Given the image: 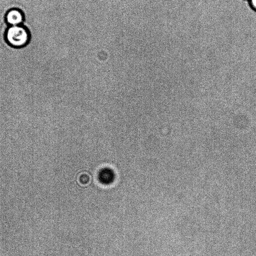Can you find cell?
<instances>
[{"mask_svg": "<svg viewBox=\"0 0 256 256\" xmlns=\"http://www.w3.org/2000/svg\"><path fill=\"white\" fill-rule=\"evenodd\" d=\"M7 43L12 48H21L29 43V30L23 25L9 26L5 33Z\"/></svg>", "mask_w": 256, "mask_h": 256, "instance_id": "obj_1", "label": "cell"}, {"mask_svg": "<svg viewBox=\"0 0 256 256\" xmlns=\"http://www.w3.org/2000/svg\"><path fill=\"white\" fill-rule=\"evenodd\" d=\"M251 6L256 11V0H250Z\"/></svg>", "mask_w": 256, "mask_h": 256, "instance_id": "obj_3", "label": "cell"}, {"mask_svg": "<svg viewBox=\"0 0 256 256\" xmlns=\"http://www.w3.org/2000/svg\"><path fill=\"white\" fill-rule=\"evenodd\" d=\"M5 19L9 26L22 25L25 20L22 11L17 8L9 10L6 14Z\"/></svg>", "mask_w": 256, "mask_h": 256, "instance_id": "obj_2", "label": "cell"}]
</instances>
